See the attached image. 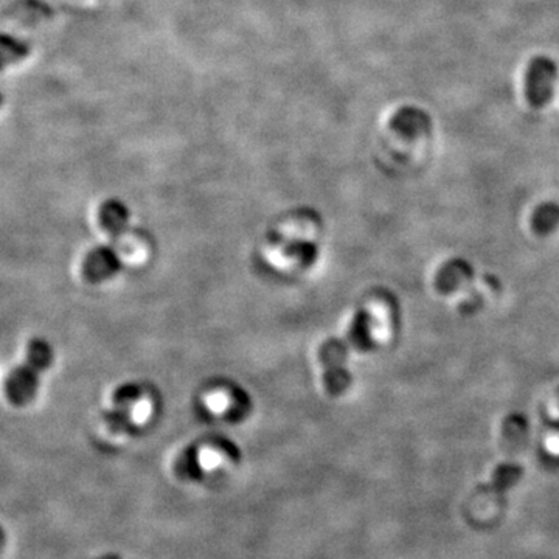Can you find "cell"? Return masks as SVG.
<instances>
[{
    "instance_id": "obj_1",
    "label": "cell",
    "mask_w": 559,
    "mask_h": 559,
    "mask_svg": "<svg viewBox=\"0 0 559 559\" xmlns=\"http://www.w3.org/2000/svg\"><path fill=\"white\" fill-rule=\"evenodd\" d=\"M55 361V352L49 340L35 338L27 346V358L22 364L14 367L5 379V393L8 401L14 406H27L38 395L41 377L50 369Z\"/></svg>"
},
{
    "instance_id": "obj_2",
    "label": "cell",
    "mask_w": 559,
    "mask_h": 559,
    "mask_svg": "<svg viewBox=\"0 0 559 559\" xmlns=\"http://www.w3.org/2000/svg\"><path fill=\"white\" fill-rule=\"evenodd\" d=\"M146 404V389L142 384H121L113 390V408L106 412L107 423L113 428H125L126 422L138 424L146 418L142 410Z\"/></svg>"
},
{
    "instance_id": "obj_3",
    "label": "cell",
    "mask_w": 559,
    "mask_h": 559,
    "mask_svg": "<svg viewBox=\"0 0 559 559\" xmlns=\"http://www.w3.org/2000/svg\"><path fill=\"white\" fill-rule=\"evenodd\" d=\"M558 78V66L552 58L536 57L525 72V98L530 106L544 107L552 100L553 89Z\"/></svg>"
},
{
    "instance_id": "obj_4",
    "label": "cell",
    "mask_w": 559,
    "mask_h": 559,
    "mask_svg": "<svg viewBox=\"0 0 559 559\" xmlns=\"http://www.w3.org/2000/svg\"><path fill=\"white\" fill-rule=\"evenodd\" d=\"M346 356L348 348L342 340H327L321 346L319 361L323 369V385L331 395H340L352 383L350 371L345 367Z\"/></svg>"
},
{
    "instance_id": "obj_5",
    "label": "cell",
    "mask_w": 559,
    "mask_h": 559,
    "mask_svg": "<svg viewBox=\"0 0 559 559\" xmlns=\"http://www.w3.org/2000/svg\"><path fill=\"white\" fill-rule=\"evenodd\" d=\"M121 270V258L117 247L113 245H97L86 253L82 260V278L88 283L97 284L106 282Z\"/></svg>"
},
{
    "instance_id": "obj_6",
    "label": "cell",
    "mask_w": 559,
    "mask_h": 559,
    "mask_svg": "<svg viewBox=\"0 0 559 559\" xmlns=\"http://www.w3.org/2000/svg\"><path fill=\"white\" fill-rule=\"evenodd\" d=\"M390 128L404 138H418L432 129V119L424 109L402 106L390 119Z\"/></svg>"
},
{
    "instance_id": "obj_7",
    "label": "cell",
    "mask_w": 559,
    "mask_h": 559,
    "mask_svg": "<svg viewBox=\"0 0 559 559\" xmlns=\"http://www.w3.org/2000/svg\"><path fill=\"white\" fill-rule=\"evenodd\" d=\"M98 222L101 229L111 235V238L119 239L123 237L129 222V212L123 202L109 199L98 208Z\"/></svg>"
},
{
    "instance_id": "obj_8",
    "label": "cell",
    "mask_w": 559,
    "mask_h": 559,
    "mask_svg": "<svg viewBox=\"0 0 559 559\" xmlns=\"http://www.w3.org/2000/svg\"><path fill=\"white\" fill-rule=\"evenodd\" d=\"M32 45L26 39L0 33V70L8 69L30 57Z\"/></svg>"
},
{
    "instance_id": "obj_9",
    "label": "cell",
    "mask_w": 559,
    "mask_h": 559,
    "mask_svg": "<svg viewBox=\"0 0 559 559\" xmlns=\"http://www.w3.org/2000/svg\"><path fill=\"white\" fill-rule=\"evenodd\" d=\"M470 276H471V266L463 260H453L445 264L439 272L437 288L441 292H453Z\"/></svg>"
},
{
    "instance_id": "obj_10",
    "label": "cell",
    "mask_w": 559,
    "mask_h": 559,
    "mask_svg": "<svg viewBox=\"0 0 559 559\" xmlns=\"http://www.w3.org/2000/svg\"><path fill=\"white\" fill-rule=\"evenodd\" d=\"M373 317L367 309H359L358 314L353 317L352 325L348 328V342L356 346V350H369L373 345Z\"/></svg>"
},
{
    "instance_id": "obj_11",
    "label": "cell",
    "mask_w": 559,
    "mask_h": 559,
    "mask_svg": "<svg viewBox=\"0 0 559 559\" xmlns=\"http://www.w3.org/2000/svg\"><path fill=\"white\" fill-rule=\"evenodd\" d=\"M559 226V206L555 202H546L536 207L532 214V227L536 233L547 235Z\"/></svg>"
},
{
    "instance_id": "obj_12",
    "label": "cell",
    "mask_w": 559,
    "mask_h": 559,
    "mask_svg": "<svg viewBox=\"0 0 559 559\" xmlns=\"http://www.w3.org/2000/svg\"><path fill=\"white\" fill-rule=\"evenodd\" d=\"M4 106V97L0 94V107Z\"/></svg>"
}]
</instances>
